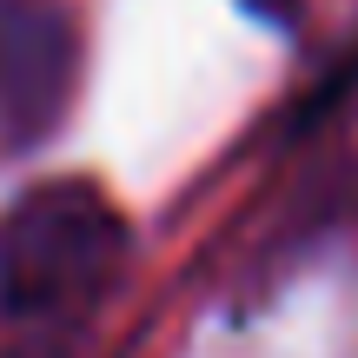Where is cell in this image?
<instances>
[{"label": "cell", "instance_id": "1", "mask_svg": "<svg viewBox=\"0 0 358 358\" xmlns=\"http://www.w3.org/2000/svg\"><path fill=\"white\" fill-rule=\"evenodd\" d=\"M127 226L87 179L20 192L0 226V306L13 319H66L120 266Z\"/></svg>", "mask_w": 358, "mask_h": 358}, {"label": "cell", "instance_id": "2", "mask_svg": "<svg viewBox=\"0 0 358 358\" xmlns=\"http://www.w3.org/2000/svg\"><path fill=\"white\" fill-rule=\"evenodd\" d=\"M80 80V27L60 0H0V133L47 140Z\"/></svg>", "mask_w": 358, "mask_h": 358}, {"label": "cell", "instance_id": "3", "mask_svg": "<svg viewBox=\"0 0 358 358\" xmlns=\"http://www.w3.org/2000/svg\"><path fill=\"white\" fill-rule=\"evenodd\" d=\"M0 358H80L66 338H27V345H13V352H0Z\"/></svg>", "mask_w": 358, "mask_h": 358}, {"label": "cell", "instance_id": "4", "mask_svg": "<svg viewBox=\"0 0 358 358\" xmlns=\"http://www.w3.org/2000/svg\"><path fill=\"white\" fill-rule=\"evenodd\" d=\"M245 7H252V13H266V20H292V7H299V0H245Z\"/></svg>", "mask_w": 358, "mask_h": 358}]
</instances>
